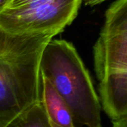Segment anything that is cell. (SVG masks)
Masks as SVG:
<instances>
[{"mask_svg": "<svg viewBox=\"0 0 127 127\" xmlns=\"http://www.w3.org/2000/svg\"><path fill=\"white\" fill-rule=\"evenodd\" d=\"M55 36L17 35L0 29V127L40 101V60Z\"/></svg>", "mask_w": 127, "mask_h": 127, "instance_id": "6da1fadb", "label": "cell"}, {"mask_svg": "<svg viewBox=\"0 0 127 127\" xmlns=\"http://www.w3.org/2000/svg\"><path fill=\"white\" fill-rule=\"evenodd\" d=\"M45 77L69 108L74 125L102 127L99 97L77 49L65 39H51L39 63Z\"/></svg>", "mask_w": 127, "mask_h": 127, "instance_id": "7a4b0ae2", "label": "cell"}, {"mask_svg": "<svg viewBox=\"0 0 127 127\" xmlns=\"http://www.w3.org/2000/svg\"><path fill=\"white\" fill-rule=\"evenodd\" d=\"M82 0H4L0 6V29L17 34L57 35L78 14Z\"/></svg>", "mask_w": 127, "mask_h": 127, "instance_id": "3957f363", "label": "cell"}, {"mask_svg": "<svg viewBox=\"0 0 127 127\" xmlns=\"http://www.w3.org/2000/svg\"><path fill=\"white\" fill-rule=\"evenodd\" d=\"M93 54L99 82L127 76V0H116L106 11Z\"/></svg>", "mask_w": 127, "mask_h": 127, "instance_id": "277c9868", "label": "cell"}, {"mask_svg": "<svg viewBox=\"0 0 127 127\" xmlns=\"http://www.w3.org/2000/svg\"><path fill=\"white\" fill-rule=\"evenodd\" d=\"M40 102L51 122L60 127H75L68 106L51 83L40 75Z\"/></svg>", "mask_w": 127, "mask_h": 127, "instance_id": "5b68a950", "label": "cell"}, {"mask_svg": "<svg viewBox=\"0 0 127 127\" xmlns=\"http://www.w3.org/2000/svg\"><path fill=\"white\" fill-rule=\"evenodd\" d=\"M6 127H51L50 119L39 101L14 118Z\"/></svg>", "mask_w": 127, "mask_h": 127, "instance_id": "8992f818", "label": "cell"}, {"mask_svg": "<svg viewBox=\"0 0 127 127\" xmlns=\"http://www.w3.org/2000/svg\"><path fill=\"white\" fill-rule=\"evenodd\" d=\"M112 127H127V117L112 121Z\"/></svg>", "mask_w": 127, "mask_h": 127, "instance_id": "52a82bcc", "label": "cell"}, {"mask_svg": "<svg viewBox=\"0 0 127 127\" xmlns=\"http://www.w3.org/2000/svg\"><path fill=\"white\" fill-rule=\"evenodd\" d=\"M106 1L107 0H82V1H83L84 4L87 6H95V5L101 4Z\"/></svg>", "mask_w": 127, "mask_h": 127, "instance_id": "ba28073f", "label": "cell"}, {"mask_svg": "<svg viewBox=\"0 0 127 127\" xmlns=\"http://www.w3.org/2000/svg\"><path fill=\"white\" fill-rule=\"evenodd\" d=\"M51 127H59V126H57V125H56V124H53L52 122H51Z\"/></svg>", "mask_w": 127, "mask_h": 127, "instance_id": "9c48e42d", "label": "cell"}, {"mask_svg": "<svg viewBox=\"0 0 127 127\" xmlns=\"http://www.w3.org/2000/svg\"><path fill=\"white\" fill-rule=\"evenodd\" d=\"M4 1V0H0V6L3 4V2Z\"/></svg>", "mask_w": 127, "mask_h": 127, "instance_id": "30bf717a", "label": "cell"}]
</instances>
